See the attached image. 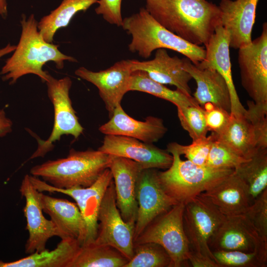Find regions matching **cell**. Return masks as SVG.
Segmentation results:
<instances>
[{
    "label": "cell",
    "mask_w": 267,
    "mask_h": 267,
    "mask_svg": "<svg viewBox=\"0 0 267 267\" xmlns=\"http://www.w3.org/2000/svg\"><path fill=\"white\" fill-rule=\"evenodd\" d=\"M160 25L187 42L205 46L221 24L219 6L207 0H145Z\"/></svg>",
    "instance_id": "6da1fadb"
},
{
    "label": "cell",
    "mask_w": 267,
    "mask_h": 267,
    "mask_svg": "<svg viewBox=\"0 0 267 267\" xmlns=\"http://www.w3.org/2000/svg\"><path fill=\"white\" fill-rule=\"evenodd\" d=\"M20 23L22 31L19 43L0 73L4 80H10V84H13L22 76L32 74L46 82L50 75L43 69L46 63L53 61L57 69H61L66 60L77 62L74 57L62 53L58 45L44 39L33 14L28 19L23 15Z\"/></svg>",
    "instance_id": "7a4b0ae2"
},
{
    "label": "cell",
    "mask_w": 267,
    "mask_h": 267,
    "mask_svg": "<svg viewBox=\"0 0 267 267\" xmlns=\"http://www.w3.org/2000/svg\"><path fill=\"white\" fill-rule=\"evenodd\" d=\"M111 158V155L98 149L80 151L71 149L66 157L36 165L30 173L57 188L86 187L109 168Z\"/></svg>",
    "instance_id": "3957f363"
},
{
    "label": "cell",
    "mask_w": 267,
    "mask_h": 267,
    "mask_svg": "<svg viewBox=\"0 0 267 267\" xmlns=\"http://www.w3.org/2000/svg\"><path fill=\"white\" fill-rule=\"evenodd\" d=\"M131 36L129 50L147 58L159 48L177 51L196 65L203 61L206 55L203 46L192 44L170 32L158 22L145 8L123 19L122 26Z\"/></svg>",
    "instance_id": "277c9868"
},
{
    "label": "cell",
    "mask_w": 267,
    "mask_h": 267,
    "mask_svg": "<svg viewBox=\"0 0 267 267\" xmlns=\"http://www.w3.org/2000/svg\"><path fill=\"white\" fill-rule=\"evenodd\" d=\"M173 160L163 172L158 171L161 184L166 193L178 203H185L228 177L234 170L200 166L182 160L174 149L167 148Z\"/></svg>",
    "instance_id": "5b68a950"
},
{
    "label": "cell",
    "mask_w": 267,
    "mask_h": 267,
    "mask_svg": "<svg viewBox=\"0 0 267 267\" xmlns=\"http://www.w3.org/2000/svg\"><path fill=\"white\" fill-rule=\"evenodd\" d=\"M184 206V203H178L155 218L134 240V244L157 243L170 257L172 267H188L190 248L183 226Z\"/></svg>",
    "instance_id": "8992f818"
},
{
    "label": "cell",
    "mask_w": 267,
    "mask_h": 267,
    "mask_svg": "<svg viewBox=\"0 0 267 267\" xmlns=\"http://www.w3.org/2000/svg\"><path fill=\"white\" fill-rule=\"evenodd\" d=\"M47 95L54 108V123L48 138L38 140L37 150L30 159L44 157L53 148V142L59 140L63 135H71L78 138L83 134L84 128L80 124L72 105L69 91L72 81L69 77L56 79L50 75L45 82Z\"/></svg>",
    "instance_id": "52a82bcc"
},
{
    "label": "cell",
    "mask_w": 267,
    "mask_h": 267,
    "mask_svg": "<svg viewBox=\"0 0 267 267\" xmlns=\"http://www.w3.org/2000/svg\"><path fill=\"white\" fill-rule=\"evenodd\" d=\"M225 217L208 198L201 194L186 202L183 214V226L190 251L214 260L209 242Z\"/></svg>",
    "instance_id": "ba28073f"
},
{
    "label": "cell",
    "mask_w": 267,
    "mask_h": 267,
    "mask_svg": "<svg viewBox=\"0 0 267 267\" xmlns=\"http://www.w3.org/2000/svg\"><path fill=\"white\" fill-rule=\"evenodd\" d=\"M30 179L40 192L61 193L72 198L76 202L85 221L87 235L83 244L93 242L97 233L98 215L105 193L113 180V176L109 168L105 169L97 179L90 186L70 188L54 187L39 178L29 175Z\"/></svg>",
    "instance_id": "9c48e42d"
},
{
    "label": "cell",
    "mask_w": 267,
    "mask_h": 267,
    "mask_svg": "<svg viewBox=\"0 0 267 267\" xmlns=\"http://www.w3.org/2000/svg\"><path fill=\"white\" fill-rule=\"evenodd\" d=\"M94 242L115 248L129 260L134 255L135 223L125 222L117 206L113 180L102 199L98 215Z\"/></svg>",
    "instance_id": "30bf717a"
},
{
    "label": "cell",
    "mask_w": 267,
    "mask_h": 267,
    "mask_svg": "<svg viewBox=\"0 0 267 267\" xmlns=\"http://www.w3.org/2000/svg\"><path fill=\"white\" fill-rule=\"evenodd\" d=\"M238 50L243 88L255 103H267V23L260 36Z\"/></svg>",
    "instance_id": "8fae6325"
},
{
    "label": "cell",
    "mask_w": 267,
    "mask_h": 267,
    "mask_svg": "<svg viewBox=\"0 0 267 267\" xmlns=\"http://www.w3.org/2000/svg\"><path fill=\"white\" fill-rule=\"evenodd\" d=\"M138 205L135 223L134 240L157 217L178 203L168 195L163 188L157 169H144L140 173L137 184Z\"/></svg>",
    "instance_id": "7c38bea8"
},
{
    "label": "cell",
    "mask_w": 267,
    "mask_h": 267,
    "mask_svg": "<svg viewBox=\"0 0 267 267\" xmlns=\"http://www.w3.org/2000/svg\"><path fill=\"white\" fill-rule=\"evenodd\" d=\"M21 196L25 199L23 209L29 236L25 245L28 254L40 252L46 248L47 241L53 236L59 237V233L53 222L46 219L39 198V191L31 182L29 175H26L20 187Z\"/></svg>",
    "instance_id": "4fadbf2b"
},
{
    "label": "cell",
    "mask_w": 267,
    "mask_h": 267,
    "mask_svg": "<svg viewBox=\"0 0 267 267\" xmlns=\"http://www.w3.org/2000/svg\"><path fill=\"white\" fill-rule=\"evenodd\" d=\"M132 72L130 60H122L104 70L93 72L81 67L75 74L96 87L111 118L115 108L121 105L124 95L130 91Z\"/></svg>",
    "instance_id": "5bb4252c"
},
{
    "label": "cell",
    "mask_w": 267,
    "mask_h": 267,
    "mask_svg": "<svg viewBox=\"0 0 267 267\" xmlns=\"http://www.w3.org/2000/svg\"><path fill=\"white\" fill-rule=\"evenodd\" d=\"M98 150L138 163L143 169H167L173 158L167 150L137 139L123 135H106Z\"/></svg>",
    "instance_id": "9a60e30c"
},
{
    "label": "cell",
    "mask_w": 267,
    "mask_h": 267,
    "mask_svg": "<svg viewBox=\"0 0 267 267\" xmlns=\"http://www.w3.org/2000/svg\"><path fill=\"white\" fill-rule=\"evenodd\" d=\"M111 156L109 169L114 179L117 206L125 222L135 223L138 209L137 184L144 169L131 159Z\"/></svg>",
    "instance_id": "2e32d148"
},
{
    "label": "cell",
    "mask_w": 267,
    "mask_h": 267,
    "mask_svg": "<svg viewBox=\"0 0 267 267\" xmlns=\"http://www.w3.org/2000/svg\"><path fill=\"white\" fill-rule=\"evenodd\" d=\"M267 241H263L251 223L243 215L225 216L209 242L211 251L251 252Z\"/></svg>",
    "instance_id": "e0dca14e"
},
{
    "label": "cell",
    "mask_w": 267,
    "mask_h": 267,
    "mask_svg": "<svg viewBox=\"0 0 267 267\" xmlns=\"http://www.w3.org/2000/svg\"><path fill=\"white\" fill-rule=\"evenodd\" d=\"M259 0H221V24L228 33L230 47L238 49L251 43Z\"/></svg>",
    "instance_id": "ac0fdd59"
},
{
    "label": "cell",
    "mask_w": 267,
    "mask_h": 267,
    "mask_svg": "<svg viewBox=\"0 0 267 267\" xmlns=\"http://www.w3.org/2000/svg\"><path fill=\"white\" fill-rule=\"evenodd\" d=\"M229 47L228 33L220 24L216 27L214 34L205 46L204 59L196 65L201 68L214 69L223 78L227 85L230 95V114L239 116L244 114L246 109L240 101L233 83Z\"/></svg>",
    "instance_id": "d6986e66"
},
{
    "label": "cell",
    "mask_w": 267,
    "mask_h": 267,
    "mask_svg": "<svg viewBox=\"0 0 267 267\" xmlns=\"http://www.w3.org/2000/svg\"><path fill=\"white\" fill-rule=\"evenodd\" d=\"M130 62L132 71H143L153 80L163 85H173L185 94L192 95L188 83L192 78L183 68V59L170 56L166 49H157L151 60H130Z\"/></svg>",
    "instance_id": "ffe728a7"
},
{
    "label": "cell",
    "mask_w": 267,
    "mask_h": 267,
    "mask_svg": "<svg viewBox=\"0 0 267 267\" xmlns=\"http://www.w3.org/2000/svg\"><path fill=\"white\" fill-rule=\"evenodd\" d=\"M110 118L98 129L105 135L126 136L153 143L162 138L168 131L162 119L148 116L144 121L135 120L125 112L121 105L115 108Z\"/></svg>",
    "instance_id": "44dd1931"
},
{
    "label": "cell",
    "mask_w": 267,
    "mask_h": 267,
    "mask_svg": "<svg viewBox=\"0 0 267 267\" xmlns=\"http://www.w3.org/2000/svg\"><path fill=\"white\" fill-rule=\"evenodd\" d=\"M39 198L44 212L50 217L59 233L61 239L73 238L82 245L86 239L87 229L77 204L40 191Z\"/></svg>",
    "instance_id": "7402d4cb"
},
{
    "label": "cell",
    "mask_w": 267,
    "mask_h": 267,
    "mask_svg": "<svg viewBox=\"0 0 267 267\" xmlns=\"http://www.w3.org/2000/svg\"><path fill=\"white\" fill-rule=\"evenodd\" d=\"M183 68L194 79L197 88L193 97L202 107L207 103L230 113L231 99L227 85L215 70L201 68L186 57L183 58Z\"/></svg>",
    "instance_id": "603a6c76"
},
{
    "label": "cell",
    "mask_w": 267,
    "mask_h": 267,
    "mask_svg": "<svg viewBox=\"0 0 267 267\" xmlns=\"http://www.w3.org/2000/svg\"><path fill=\"white\" fill-rule=\"evenodd\" d=\"M201 194L225 216L244 214L253 203L247 185L235 171Z\"/></svg>",
    "instance_id": "cb8c5ba5"
},
{
    "label": "cell",
    "mask_w": 267,
    "mask_h": 267,
    "mask_svg": "<svg viewBox=\"0 0 267 267\" xmlns=\"http://www.w3.org/2000/svg\"><path fill=\"white\" fill-rule=\"evenodd\" d=\"M81 245L76 239H62L56 247L35 252L19 260L4 262L0 261V267H69Z\"/></svg>",
    "instance_id": "d4e9b609"
},
{
    "label": "cell",
    "mask_w": 267,
    "mask_h": 267,
    "mask_svg": "<svg viewBox=\"0 0 267 267\" xmlns=\"http://www.w3.org/2000/svg\"><path fill=\"white\" fill-rule=\"evenodd\" d=\"M214 134L217 138L246 159H250L260 149L253 126L244 114H230L228 123L223 131L219 134Z\"/></svg>",
    "instance_id": "484cf974"
},
{
    "label": "cell",
    "mask_w": 267,
    "mask_h": 267,
    "mask_svg": "<svg viewBox=\"0 0 267 267\" xmlns=\"http://www.w3.org/2000/svg\"><path fill=\"white\" fill-rule=\"evenodd\" d=\"M129 261L113 247L92 242L80 246L69 267H124Z\"/></svg>",
    "instance_id": "4316f807"
},
{
    "label": "cell",
    "mask_w": 267,
    "mask_h": 267,
    "mask_svg": "<svg viewBox=\"0 0 267 267\" xmlns=\"http://www.w3.org/2000/svg\"><path fill=\"white\" fill-rule=\"evenodd\" d=\"M98 0H63L60 5L50 14L41 19L38 29L47 43H52L56 32L67 27L73 16L81 11H85Z\"/></svg>",
    "instance_id": "83f0119b"
},
{
    "label": "cell",
    "mask_w": 267,
    "mask_h": 267,
    "mask_svg": "<svg viewBox=\"0 0 267 267\" xmlns=\"http://www.w3.org/2000/svg\"><path fill=\"white\" fill-rule=\"evenodd\" d=\"M129 90L152 94L172 103L177 108L198 104L193 96L187 95L178 89L172 90L164 85L153 80L142 71L132 72Z\"/></svg>",
    "instance_id": "f1b7e54d"
},
{
    "label": "cell",
    "mask_w": 267,
    "mask_h": 267,
    "mask_svg": "<svg viewBox=\"0 0 267 267\" xmlns=\"http://www.w3.org/2000/svg\"><path fill=\"white\" fill-rule=\"evenodd\" d=\"M234 171L247 185L253 202L267 189V148L259 149Z\"/></svg>",
    "instance_id": "f546056e"
},
{
    "label": "cell",
    "mask_w": 267,
    "mask_h": 267,
    "mask_svg": "<svg viewBox=\"0 0 267 267\" xmlns=\"http://www.w3.org/2000/svg\"><path fill=\"white\" fill-rule=\"evenodd\" d=\"M212 254L220 267H266L267 243L251 252L215 251Z\"/></svg>",
    "instance_id": "4dcf8cb0"
},
{
    "label": "cell",
    "mask_w": 267,
    "mask_h": 267,
    "mask_svg": "<svg viewBox=\"0 0 267 267\" xmlns=\"http://www.w3.org/2000/svg\"><path fill=\"white\" fill-rule=\"evenodd\" d=\"M124 267H172V265L163 247L148 242L134 244V255Z\"/></svg>",
    "instance_id": "1f68e13d"
},
{
    "label": "cell",
    "mask_w": 267,
    "mask_h": 267,
    "mask_svg": "<svg viewBox=\"0 0 267 267\" xmlns=\"http://www.w3.org/2000/svg\"><path fill=\"white\" fill-rule=\"evenodd\" d=\"M178 116L181 127L192 140L207 136L208 132L203 108L199 104L178 107Z\"/></svg>",
    "instance_id": "d6a6232c"
},
{
    "label": "cell",
    "mask_w": 267,
    "mask_h": 267,
    "mask_svg": "<svg viewBox=\"0 0 267 267\" xmlns=\"http://www.w3.org/2000/svg\"><path fill=\"white\" fill-rule=\"evenodd\" d=\"M212 134L214 137L205 166L235 170L248 160L239 155Z\"/></svg>",
    "instance_id": "836d02e7"
},
{
    "label": "cell",
    "mask_w": 267,
    "mask_h": 267,
    "mask_svg": "<svg viewBox=\"0 0 267 267\" xmlns=\"http://www.w3.org/2000/svg\"><path fill=\"white\" fill-rule=\"evenodd\" d=\"M247 104L244 115L253 126L258 147L267 148V103H256L248 100Z\"/></svg>",
    "instance_id": "e575fe53"
},
{
    "label": "cell",
    "mask_w": 267,
    "mask_h": 267,
    "mask_svg": "<svg viewBox=\"0 0 267 267\" xmlns=\"http://www.w3.org/2000/svg\"><path fill=\"white\" fill-rule=\"evenodd\" d=\"M213 135L199 138L192 140L191 144L183 145L177 142H171L167 145L176 150L180 155L184 156L191 162L200 166H205L213 140Z\"/></svg>",
    "instance_id": "d590c367"
},
{
    "label": "cell",
    "mask_w": 267,
    "mask_h": 267,
    "mask_svg": "<svg viewBox=\"0 0 267 267\" xmlns=\"http://www.w3.org/2000/svg\"><path fill=\"white\" fill-rule=\"evenodd\" d=\"M244 215L261 238L267 241V189L254 199Z\"/></svg>",
    "instance_id": "8d00e7d4"
},
{
    "label": "cell",
    "mask_w": 267,
    "mask_h": 267,
    "mask_svg": "<svg viewBox=\"0 0 267 267\" xmlns=\"http://www.w3.org/2000/svg\"><path fill=\"white\" fill-rule=\"evenodd\" d=\"M202 108L208 131L216 134H220L228 124L230 113L211 103H206Z\"/></svg>",
    "instance_id": "74e56055"
},
{
    "label": "cell",
    "mask_w": 267,
    "mask_h": 267,
    "mask_svg": "<svg viewBox=\"0 0 267 267\" xmlns=\"http://www.w3.org/2000/svg\"><path fill=\"white\" fill-rule=\"evenodd\" d=\"M122 0H98V6L95 9L98 15L111 24L122 26L123 18L121 13Z\"/></svg>",
    "instance_id": "f35d334b"
},
{
    "label": "cell",
    "mask_w": 267,
    "mask_h": 267,
    "mask_svg": "<svg viewBox=\"0 0 267 267\" xmlns=\"http://www.w3.org/2000/svg\"><path fill=\"white\" fill-rule=\"evenodd\" d=\"M188 263L193 267H220L214 260L190 251L188 257Z\"/></svg>",
    "instance_id": "ab89813d"
},
{
    "label": "cell",
    "mask_w": 267,
    "mask_h": 267,
    "mask_svg": "<svg viewBox=\"0 0 267 267\" xmlns=\"http://www.w3.org/2000/svg\"><path fill=\"white\" fill-rule=\"evenodd\" d=\"M12 122L7 118L3 109H0V137H3L12 131Z\"/></svg>",
    "instance_id": "60d3db41"
},
{
    "label": "cell",
    "mask_w": 267,
    "mask_h": 267,
    "mask_svg": "<svg viewBox=\"0 0 267 267\" xmlns=\"http://www.w3.org/2000/svg\"><path fill=\"white\" fill-rule=\"evenodd\" d=\"M16 47V45H12L9 44L5 47L0 49V58L5 54H7L13 51H14Z\"/></svg>",
    "instance_id": "b9f144b4"
},
{
    "label": "cell",
    "mask_w": 267,
    "mask_h": 267,
    "mask_svg": "<svg viewBox=\"0 0 267 267\" xmlns=\"http://www.w3.org/2000/svg\"><path fill=\"white\" fill-rule=\"evenodd\" d=\"M0 14L5 18L7 15V3L6 0H0Z\"/></svg>",
    "instance_id": "7bdbcfd3"
}]
</instances>
